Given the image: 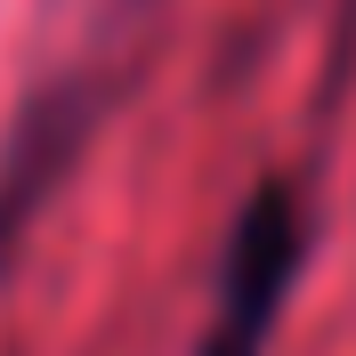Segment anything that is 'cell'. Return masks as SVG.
<instances>
[{"mask_svg":"<svg viewBox=\"0 0 356 356\" xmlns=\"http://www.w3.org/2000/svg\"><path fill=\"white\" fill-rule=\"evenodd\" d=\"M291 259H300L291 202H284V195H267L259 211L243 219V243H235V267H227V291H219V316H211L202 356H259L267 324H275V308H284Z\"/></svg>","mask_w":356,"mask_h":356,"instance_id":"1","label":"cell"}]
</instances>
